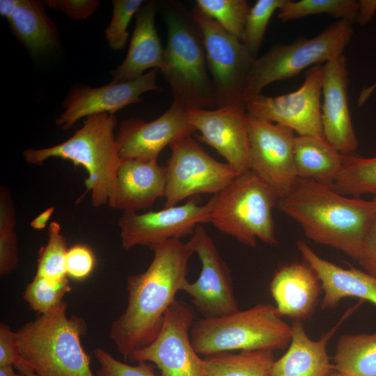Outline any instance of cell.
<instances>
[{
	"label": "cell",
	"instance_id": "obj_1",
	"mask_svg": "<svg viewBox=\"0 0 376 376\" xmlns=\"http://www.w3.org/2000/svg\"><path fill=\"white\" fill-rule=\"evenodd\" d=\"M150 248L153 257L146 270L127 278V306L109 331L125 359L148 346L159 334L166 312L187 281L188 263L194 253L188 242L179 239Z\"/></svg>",
	"mask_w": 376,
	"mask_h": 376
},
{
	"label": "cell",
	"instance_id": "obj_2",
	"mask_svg": "<svg viewBox=\"0 0 376 376\" xmlns=\"http://www.w3.org/2000/svg\"><path fill=\"white\" fill-rule=\"evenodd\" d=\"M277 206L301 226L309 240L356 260L376 218L374 200L350 198L331 187L300 178L279 199Z\"/></svg>",
	"mask_w": 376,
	"mask_h": 376
},
{
	"label": "cell",
	"instance_id": "obj_3",
	"mask_svg": "<svg viewBox=\"0 0 376 376\" xmlns=\"http://www.w3.org/2000/svg\"><path fill=\"white\" fill-rule=\"evenodd\" d=\"M162 8L167 42L160 71L170 86L173 103L185 111L217 108L198 23L191 10L180 1H166Z\"/></svg>",
	"mask_w": 376,
	"mask_h": 376
},
{
	"label": "cell",
	"instance_id": "obj_4",
	"mask_svg": "<svg viewBox=\"0 0 376 376\" xmlns=\"http://www.w3.org/2000/svg\"><path fill=\"white\" fill-rule=\"evenodd\" d=\"M115 115L108 113L86 117L83 126L68 140L40 149L28 148L23 152L30 164L40 166L50 158L70 160L87 171V191H91V205L98 207L112 201L116 178L121 162L114 130Z\"/></svg>",
	"mask_w": 376,
	"mask_h": 376
},
{
	"label": "cell",
	"instance_id": "obj_5",
	"mask_svg": "<svg viewBox=\"0 0 376 376\" xmlns=\"http://www.w3.org/2000/svg\"><path fill=\"white\" fill-rule=\"evenodd\" d=\"M66 310L63 301L16 331L19 357L37 376H95L81 343L86 324Z\"/></svg>",
	"mask_w": 376,
	"mask_h": 376
},
{
	"label": "cell",
	"instance_id": "obj_6",
	"mask_svg": "<svg viewBox=\"0 0 376 376\" xmlns=\"http://www.w3.org/2000/svg\"><path fill=\"white\" fill-rule=\"evenodd\" d=\"M281 317L275 306L258 304L222 317L196 319L191 341L204 357L235 350L284 349L290 342L292 326Z\"/></svg>",
	"mask_w": 376,
	"mask_h": 376
},
{
	"label": "cell",
	"instance_id": "obj_7",
	"mask_svg": "<svg viewBox=\"0 0 376 376\" xmlns=\"http://www.w3.org/2000/svg\"><path fill=\"white\" fill-rule=\"evenodd\" d=\"M280 197L252 171L236 176L210 199V222L222 233L255 247L260 240L276 244L273 209Z\"/></svg>",
	"mask_w": 376,
	"mask_h": 376
},
{
	"label": "cell",
	"instance_id": "obj_8",
	"mask_svg": "<svg viewBox=\"0 0 376 376\" xmlns=\"http://www.w3.org/2000/svg\"><path fill=\"white\" fill-rule=\"evenodd\" d=\"M352 24L337 20L311 38L277 44L256 57L244 85V102L261 94L270 84L292 78L304 70L344 54L354 33Z\"/></svg>",
	"mask_w": 376,
	"mask_h": 376
},
{
	"label": "cell",
	"instance_id": "obj_9",
	"mask_svg": "<svg viewBox=\"0 0 376 376\" xmlns=\"http://www.w3.org/2000/svg\"><path fill=\"white\" fill-rule=\"evenodd\" d=\"M203 38L217 108L244 104L242 91L255 57L243 42L195 5L191 10Z\"/></svg>",
	"mask_w": 376,
	"mask_h": 376
},
{
	"label": "cell",
	"instance_id": "obj_10",
	"mask_svg": "<svg viewBox=\"0 0 376 376\" xmlns=\"http://www.w3.org/2000/svg\"><path fill=\"white\" fill-rule=\"evenodd\" d=\"M170 147L171 154L166 166L165 207L200 194H217L238 175L229 164L211 157L191 136Z\"/></svg>",
	"mask_w": 376,
	"mask_h": 376
},
{
	"label": "cell",
	"instance_id": "obj_11",
	"mask_svg": "<svg viewBox=\"0 0 376 376\" xmlns=\"http://www.w3.org/2000/svg\"><path fill=\"white\" fill-rule=\"evenodd\" d=\"M193 306L175 299L164 315L160 331L148 346L134 352L132 362H152L159 376H204L203 359L195 351L190 337L196 320Z\"/></svg>",
	"mask_w": 376,
	"mask_h": 376
},
{
	"label": "cell",
	"instance_id": "obj_12",
	"mask_svg": "<svg viewBox=\"0 0 376 376\" xmlns=\"http://www.w3.org/2000/svg\"><path fill=\"white\" fill-rule=\"evenodd\" d=\"M322 64L306 70L301 86L292 92L247 100L248 114L291 129L297 135L324 138L321 120Z\"/></svg>",
	"mask_w": 376,
	"mask_h": 376
},
{
	"label": "cell",
	"instance_id": "obj_13",
	"mask_svg": "<svg viewBox=\"0 0 376 376\" xmlns=\"http://www.w3.org/2000/svg\"><path fill=\"white\" fill-rule=\"evenodd\" d=\"M211 209V200L201 205L198 196H194L184 204L158 211L142 214L123 211L118 220L122 246L125 250L136 246L150 247L192 235L198 225L210 222Z\"/></svg>",
	"mask_w": 376,
	"mask_h": 376
},
{
	"label": "cell",
	"instance_id": "obj_14",
	"mask_svg": "<svg viewBox=\"0 0 376 376\" xmlns=\"http://www.w3.org/2000/svg\"><path fill=\"white\" fill-rule=\"evenodd\" d=\"M201 262L198 278L188 281L182 291L191 298L194 310L204 318L225 316L239 310L230 270L212 237L198 225L187 242Z\"/></svg>",
	"mask_w": 376,
	"mask_h": 376
},
{
	"label": "cell",
	"instance_id": "obj_15",
	"mask_svg": "<svg viewBox=\"0 0 376 376\" xmlns=\"http://www.w3.org/2000/svg\"><path fill=\"white\" fill-rule=\"evenodd\" d=\"M248 124L250 171L273 188L281 198L297 178L295 132L285 126L249 114Z\"/></svg>",
	"mask_w": 376,
	"mask_h": 376
},
{
	"label": "cell",
	"instance_id": "obj_16",
	"mask_svg": "<svg viewBox=\"0 0 376 376\" xmlns=\"http://www.w3.org/2000/svg\"><path fill=\"white\" fill-rule=\"evenodd\" d=\"M159 70L153 69L132 81L98 86L79 85L71 88L62 103L64 111L55 120L63 130L79 119L94 114L114 115L123 108L141 101V95L151 91H163L157 84Z\"/></svg>",
	"mask_w": 376,
	"mask_h": 376
},
{
	"label": "cell",
	"instance_id": "obj_17",
	"mask_svg": "<svg viewBox=\"0 0 376 376\" xmlns=\"http://www.w3.org/2000/svg\"><path fill=\"white\" fill-rule=\"evenodd\" d=\"M199 131L198 139L212 147L238 174L250 171L248 114L245 104L187 111Z\"/></svg>",
	"mask_w": 376,
	"mask_h": 376
},
{
	"label": "cell",
	"instance_id": "obj_18",
	"mask_svg": "<svg viewBox=\"0 0 376 376\" xmlns=\"http://www.w3.org/2000/svg\"><path fill=\"white\" fill-rule=\"evenodd\" d=\"M187 111L173 103L157 118L145 122L139 118L122 121L116 136L120 159L157 160L167 146L196 132Z\"/></svg>",
	"mask_w": 376,
	"mask_h": 376
},
{
	"label": "cell",
	"instance_id": "obj_19",
	"mask_svg": "<svg viewBox=\"0 0 376 376\" xmlns=\"http://www.w3.org/2000/svg\"><path fill=\"white\" fill-rule=\"evenodd\" d=\"M345 54L322 64L321 120L325 140L342 155L353 154L359 142L348 104Z\"/></svg>",
	"mask_w": 376,
	"mask_h": 376
},
{
	"label": "cell",
	"instance_id": "obj_20",
	"mask_svg": "<svg viewBox=\"0 0 376 376\" xmlns=\"http://www.w3.org/2000/svg\"><path fill=\"white\" fill-rule=\"evenodd\" d=\"M166 185V166L159 165L157 160L121 159L114 196L109 206L123 211L146 210L164 197Z\"/></svg>",
	"mask_w": 376,
	"mask_h": 376
},
{
	"label": "cell",
	"instance_id": "obj_21",
	"mask_svg": "<svg viewBox=\"0 0 376 376\" xmlns=\"http://www.w3.org/2000/svg\"><path fill=\"white\" fill-rule=\"evenodd\" d=\"M297 248L305 262L316 273L324 291L322 309L336 307L343 299L357 297L376 306V278L365 271L345 269L317 254L305 242Z\"/></svg>",
	"mask_w": 376,
	"mask_h": 376
},
{
	"label": "cell",
	"instance_id": "obj_22",
	"mask_svg": "<svg viewBox=\"0 0 376 376\" xmlns=\"http://www.w3.org/2000/svg\"><path fill=\"white\" fill-rule=\"evenodd\" d=\"M157 10V3L148 1L136 13L135 26L127 56L111 72V82L132 81L144 75L146 70L162 69L164 48L155 27Z\"/></svg>",
	"mask_w": 376,
	"mask_h": 376
},
{
	"label": "cell",
	"instance_id": "obj_23",
	"mask_svg": "<svg viewBox=\"0 0 376 376\" xmlns=\"http://www.w3.org/2000/svg\"><path fill=\"white\" fill-rule=\"evenodd\" d=\"M269 288L280 315L301 320L313 312L322 286L315 271L305 262L281 267Z\"/></svg>",
	"mask_w": 376,
	"mask_h": 376
},
{
	"label": "cell",
	"instance_id": "obj_24",
	"mask_svg": "<svg viewBox=\"0 0 376 376\" xmlns=\"http://www.w3.org/2000/svg\"><path fill=\"white\" fill-rule=\"evenodd\" d=\"M346 316L318 340L308 337L300 320H295L289 347L274 361L269 376H327L334 371L327 346Z\"/></svg>",
	"mask_w": 376,
	"mask_h": 376
},
{
	"label": "cell",
	"instance_id": "obj_25",
	"mask_svg": "<svg viewBox=\"0 0 376 376\" xmlns=\"http://www.w3.org/2000/svg\"><path fill=\"white\" fill-rule=\"evenodd\" d=\"M45 1L36 0L0 1V15L34 54L50 52L58 42L56 26L45 12Z\"/></svg>",
	"mask_w": 376,
	"mask_h": 376
},
{
	"label": "cell",
	"instance_id": "obj_26",
	"mask_svg": "<svg viewBox=\"0 0 376 376\" xmlns=\"http://www.w3.org/2000/svg\"><path fill=\"white\" fill-rule=\"evenodd\" d=\"M294 154L297 178L312 180L331 187L343 166L344 155L324 138L295 136Z\"/></svg>",
	"mask_w": 376,
	"mask_h": 376
},
{
	"label": "cell",
	"instance_id": "obj_27",
	"mask_svg": "<svg viewBox=\"0 0 376 376\" xmlns=\"http://www.w3.org/2000/svg\"><path fill=\"white\" fill-rule=\"evenodd\" d=\"M334 361V370L345 376H376V331L341 336Z\"/></svg>",
	"mask_w": 376,
	"mask_h": 376
},
{
	"label": "cell",
	"instance_id": "obj_28",
	"mask_svg": "<svg viewBox=\"0 0 376 376\" xmlns=\"http://www.w3.org/2000/svg\"><path fill=\"white\" fill-rule=\"evenodd\" d=\"M274 351L258 350L238 354L220 352L204 357V376H269Z\"/></svg>",
	"mask_w": 376,
	"mask_h": 376
},
{
	"label": "cell",
	"instance_id": "obj_29",
	"mask_svg": "<svg viewBox=\"0 0 376 376\" xmlns=\"http://www.w3.org/2000/svg\"><path fill=\"white\" fill-rule=\"evenodd\" d=\"M331 188L345 196L376 194V157L344 155L342 171Z\"/></svg>",
	"mask_w": 376,
	"mask_h": 376
},
{
	"label": "cell",
	"instance_id": "obj_30",
	"mask_svg": "<svg viewBox=\"0 0 376 376\" xmlns=\"http://www.w3.org/2000/svg\"><path fill=\"white\" fill-rule=\"evenodd\" d=\"M357 13L358 1L354 0H286L279 10L278 17L286 22L325 13L354 24Z\"/></svg>",
	"mask_w": 376,
	"mask_h": 376
},
{
	"label": "cell",
	"instance_id": "obj_31",
	"mask_svg": "<svg viewBox=\"0 0 376 376\" xmlns=\"http://www.w3.org/2000/svg\"><path fill=\"white\" fill-rule=\"evenodd\" d=\"M14 204L8 189H0V274L12 272L17 265V238Z\"/></svg>",
	"mask_w": 376,
	"mask_h": 376
},
{
	"label": "cell",
	"instance_id": "obj_32",
	"mask_svg": "<svg viewBox=\"0 0 376 376\" xmlns=\"http://www.w3.org/2000/svg\"><path fill=\"white\" fill-rule=\"evenodd\" d=\"M201 12L213 19L228 33L242 39L251 9L246 0H196Z\"/></svg>",
	"mask_w": 376,
	"mask_h": 376
},
{
	"label": "cell",
	"instance_id": "obj_33",
	"mask_svg": "<svg viewBox=\"0 0 376 376\" xmlns=\"http://www.w3.org/2000/svg\"><path fill=\"white\" fill-rule=\"evenodd\" d=\"M48 235L47 244L39 252L36 276L60 281L67 278L65 259L68 249L58 223L49 224Z\"/></svg>",
	"mask_w": 376,
	"mask_h": 376
},
{
	"label": "cell",
	"instance_id": "obj_34",
	"mask_svg": "<svg viewBox=\"0 0 376 376\" xmlns=\"http://www.w3.org/2000/svg\"><path fill=\"white\" fill-rule=\"evenodd\" d=\"M70 290L68 278L52 281L35 276L25 288L24 299L38 315L46 314L63 302V298Z\"/></svg>",
	"mask_w": 376,
	"mask_h": 376
},
{
	"label": "cell",
	"instance_id": "obj_35",
	"mask_svg": "<svg viewBox=\"0 0 376 376\" xmlns=\"http://www.w3.org/2000/svg\"><path fill=\"white\" fill-rule=\"evenodd\" d=\"M286 0H258L248 14L242 41L256 58L265 34L274 13Z\"/></svg>",
	"mask_w": 376,
	"mask_h": 376
},
{
	"label": "cell",
	"instance_id": "obj_36",
	"mask_svg": "<svg viewBox=\"0 0 376 376\" xmlns=\"http://www.w3.org/2000/svg\"><path fill=\"white\" fill-rule=\"evenodd\" d=\"M144 2L142 0L113 1L112 17L105 30L106 38L112 49L120 50L125 47L130 22Z\"/></svg>",
	"mask_w": 376,
	"mask_h": 376
},
{
	"label": "cell",
	"instance_id": "obj_37",
	"mask_svg": "<svg viewBox=\"0 0 376 376\" xmlns=\"http://www.w3.org/2000/svg\"><path fill=\"white\" fill-rule=\"evenodd\" d=\"M93 354L98 362L97 376H157L152 364L146 361L131 366L115 359L102 348H96Z\"/></svg>",
	"mask_w": 376,
	"mask_h": 376
},
{
	"label": "cell",
	"instance_id": "obj_38",
	"mask_svg": "<svg viewBox=\"0 0 376 376\" xmlns=\"http://www.w3.org/2000/svg\"><path fill=\"white\" fill-rule=\"evenodd\" d=\"M95 265V256L86 245L78 244L68 250L65 259L67 276L77 281L86 279L92 273Z\"/></svg>",
	"mask_w": 376,
	"mask_h": 376
},
{
	"label": "cell",
	"instance_id": "obj_39",
	"mask_svg": "<svg viewBox=\"0 0 376 376\" xmlns=\"http://www.w3.org/2000/svg\"><path fill=\"white\" fill-rule=\"evenodd\" d=\"M49 7L61 10L73 20L86 19L97 9V0H48L45 1Z\"/></svg>",
	"mask_w": 376,
	"mask_h": 376
},
{
	"label": "cell",
	"instance_id": "obj_40",
	"mask_svg": "<svg viewBox=\"0 0 376 376\" xmlns=\"http://www.w3.org/2000/svg\"><path fill=\"white\" fill-rule=\"evenodd\" d=\"M19 357L16 332L0 324V367L13 366Z\"/></svg>",
	"mask_w": 376,
	"mask_h": 376
},
{
	"label": "cell",
	"instance_id": "obj_41",
	"mask_svg": "<svg viewBox=\"0 0 376 376\" xmlns=\"http://www.w3.org/2000/svg\"><path fill=\"white\" fill-rule=\"evenodd\" d=\"M357 261L365 272L376 278V218L366 233Z\"/></svg>",
	"mask_w": 376,
	"mask_h": 376
},
{
	"label": "cell",
	"instance_id": "obj_42",
	"mask_svg": "<svg viewBox=\"0 0 376 376\" xmlns=\"http://www.w3.org/2000/svg\"><path fill=\"white\" fill-rule=\"evenodd\" d=\"M357 23L361 26L367 24L376 13V0H359Z\"/></svg>",
	"mask_w": 376,
	"mask_h": 376
},
{
	"label": "cell",
	"instance_id": "obj_43",
	"mask_svg": "<svg viewBox=\"0 0 376 376\" xmlns=\"http://www.w3.org/2000/svg\"><path fill=\"white\" fill-rule=\"evenodd\" d=\"M54 211V207H50L46 209L44 212L40 213L34 219L31 221V226L33 228L38 230L45 228Z\"/></svg>",
	"mask_w": 376,
	"mask_h": 376
},
{
	"label": "cell",
	"instance_id": "obj_44",
	"mask_svg": "<svg viewBox=\"0 0 376 376\" xmlns=\"http://www.w3.org/2000/svg\"><path fill=\"white\" fill-rule=\"evenodd\" d=\"M14 368L24 376H37L31 367L19 357L14 364Z\"/></svg>",
	"mask_w": 376,
	"mask_h": 376
},
{
	"label": "cell",
	"instance_id": "obj_45",
	"mask_svg": "<svg viewBox=\"0 0 376 376\" xmlns=\"http://www.w3.org/2000/svg\"><path fill=\"white\" fill-rule=\"evenodd\" d=\"M14 366L0 367V376H24L20 373L14 370Z\"/></svg>",
	"mask_w": 376,
	"mask_h": 376
},
{
	"label": "cell",
	"instance_id": "obj_46",
	"mask_svg": "<svg viewBox=\"0 0 376 376\" xmlns=\"http://www.w3.org/2000/svg\"><path fill=\"white\" fill-rule=\"evenodd\" d=\"M327 376H345V375H343V374L338 372L334 370L331 373H329Z\"/></svg>",
	"mask_w": 376,
	"mask_h": 376
},
{
	"label": "cell",
	"instance_id": "obj_47",
	"mask_svg": "<svg viewBox=\"0 0 376 376\" xmlns=\"http://www.w3.org/2000/svg\"><path fill=\"white\" fill-rule=\"evenodd\" d=\"M373 200L376 202V194L373 196Z\"/></svg>",
	"mask_w": 376,
	"mask_h": 376
}]
</instances>
